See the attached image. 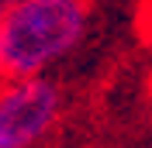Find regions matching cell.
<instances>
[{"label":"cell","mask_w":152,"mask_h":148,"mask_svg":"<svg viewBox=\"0 0 152 148\" xmlns=\"http://www.w3.org/2000/svg\"><path fill=\"white\" fill-rule=\"evenodd\" d=\"M7 76V69H4V31H0V79Z\"/></svg>","instance_id":"obj_3"},{"label":"cell","mask_w":152,"mask_h":148,"mask_svg":"<svg viewBox=\"0 0 152 148\" xmlns=\"http://www.w3.org/2000/svg\"><path fill=\"white\" fill-rule=\"evenodd\" d=\"M66 110L62 86L48 76L0 79V148H45Z\"/></svg>","instance_id":"obj_2"},{"label":"cell","mask_w":152,"mask_h":148,"mask_svg":"<svg viewBox=\"0 0 152 148\" xmlns=\"http://www.w3.org/2000/svg\"><path fill=\"white\" fill-rule=\"evenodd\" d=\"M0 31L7 76H45L86 38L90 7L86 0H18L0 17Z\"/></svg>","instance_id":"obj_1"},{"label":"cell","mask_w":152,"mask_h":148,"mask_svg":"<svg viewBox=\"0 0 152 148\" xmlns=\"http://www.w3.org/2000/svg\"><path fill=\"white\" fill-rule=\"evenodd\" d=\"M14 4H18V0H0V17H4V14H7L10 7H14Z\"/></svg>","instance_id":"obj_4"}]
</instances>
